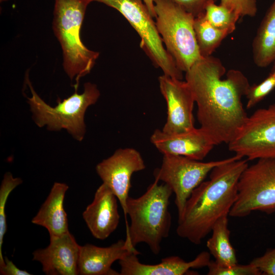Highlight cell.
Returning <instances> with one entry per match:
<instances>
[{"instance_id": "cell-4", "label": "cell", "mask_w": 275, "mask_h": 275, "mask_svg": "<svg viewBox=\"0 0 275 275\" xmlns=\"http://www.w3.org/2000/svg\"><path fill=\"white\" fill-rule=\"evenodd\" d=\"M90 0H54L52 30L63 52L64 71L77 91L80 78L90 72L99 53L81 41L80 29Z\"/></svg>"}, {"instance_id": "cell-28", "label": "cell", "mask_w": 275, "mask_h": 275, "mask_svg": "<svg viewBox=\"0 0 275 275\" xmlns=\"http://www.w3.org/2000/svg\"><path fill=\"white\" fill-rule=\"evenodd\" d=\"M195 17L205 12L206 6L217 0H171Z\"/></svg>"}, {"instance_id": "cell-22", "label": "cell", "mask_w": 275, "mask_h": 275, "mask_svg": "<svg viewBox=\"0 0 275 275\" xmlns=\"http://www.w3.org/2000/svg\"><path fill=\"white\" fill-rule=\"evenodd\" d=\"M204 13L206 18L212 26L229 34L235 30L236 22L240 18L233 11L221 4L217 5L215 2L209 3Z\"/></svg>"}, {"instance_id": "cell-8", "label": "cell", "mask_w": 275, "mask_h": 275, "mask_svg": "<svg viewBox=\"0 0 275 275\" xmlns=\"http://www.w3.org/2000/svg\"><path fill=\"white\" fill-rule=\"evenodd\" d=\"M256 210L275 212V159H259L244 170L229 215L242 217Z\"/></svg>"}, {"instance_id": "cell-24", "label": "cell", "mask_w": 275, "mask_h": 275, "mask_svg": "<svg viewBox=\"0 0 275 275\" xmlns=\"http://www.w3.org/2000/svg\"><path fill=\"white\" fill-rule=\"evenodd\" d=\"M275 89V74L270 72L268 76L259 84L250 86L245 96L246 108L255 106L269 95Z\"/></svg>"}, {"instance_id": "cell-23", "label": "cell", "mask_w": 275, "mask_h": 275, "mask_svg": "<svg viewBox=\"0 0 275 275\" xmlns=\"http://www.w3.org/2000/svg\"><path fill=\"white\" fill-rule=\"evenodd\" d=\"M22 180L20 178H14L10 172L4 176L0 187V267L5 265L4 257L2 254L4 237L7 232L6 206L8 197L12 191L21 184Z\"/></svg>"}, {"instance_id": "cell-25", "label": "cell", "mask_w": 275, "mask_h": 275, "mask_svg": "<svg viewBox=\"0 0 275 275\" xmlns=\"http://www.w3.org/2000/svg\"><path fill=\"white\" fill-rule=\"evenodd\" d=\"M207 267L208 275L262 274L260 270L251 263L246 265L236 263L230 266H223L218 264L215 261H210Z\"/></svg>"}, {"instance_id": "cell-14", "label": "cell", "mask_w": 275, "mask_h": 275, "mask_svg": "<svg viewBox=\"0 0 275 275\" xmlns=\"http://www.w3.org/2000/svg\"><path fill=\"white\" fill-rule=\"evenodd\" d=\"M150 141L163 154L180 155L199 161L203 160L215 146L201 127L175 134L156 129L150 137Z\"/></svg>"}, {"instance_id": "cell-31", "label": "cell", "mask_w": 275, "mask_h": 275, "mask_svg": "<svg viewBox=\"0 0 275 275\" xmlns=\"http://www.w3.org/2000/svg\"><path fill=\"white\" fill-rule=\"evenodd\" d=\"M273 65L272 67V68L271 69V72L274 73L275 74V61L273 62Z\"/></svg>"}, {"instance_id": "cell-21", "label": "cell", "mask_w": 275, "mask_h": 275, "mask_svg": "<svg viewBox=\"0 0 275 275\" xmlns=\"http://www.w3.org/2000/svg\"><path fill=\"white\" fill-rule=\"evenodd\" d=\"M204 12L195 17L194 22L196 41L202 58L211 56L229 35L227 32L212 26L206 18Z\"/></svg>"}, {"instance_id": "cell-7", "label": "cell", "mask_w": 275, "mask_h": 275, "mask_svg": "<svg viewBox=\"0 0 275 275\" xmlns=\"http://www.w3.org/2000/svg\"><path fill=\"white\" fill-rule=\"evenodd\" d=\"M106 5L119 11L139 35L140 47L163 74L182 80V71L167 51L157 31L155 21L143 0H90Z\"/></svg>"}, {"instance_id": "cell-16", "label": "cell", "mask_w": 275, "mask_h": 275, "mask_svg": "<svg viewBox=\"0 0 275 275\" xmlns=\"http://www.w3.org/2000/svg\"><path fill=\"white\" fill-rule=\"evenodd\" d=\"M139 254L135 250L119 261L121 275H183L191 268L207 266L211 261L210 254L204 251L189 262L173 256L163 258L156 264H146L140 262L138 258Z\"/></svg>"}, {"instance_id": "cell-18", "label": "cell", "mask_w": 275, "mask_h": 275, "mask_svg": "<svg viewBox=\"0 0 275 275\" xmlns=\"http://www.w3.org/2000/svg\"><path fill=\"white\" fill-rule=\"evenodd\" d=\"M68 188L66 183H54L46 199L32 219L33 224L46 228L50 238L59 237L69 232L64 207V198Z\"/></svg>"}, {"instance_id": "cell-19", "label": "cell", "mask_w": 275, "mask_h": 275, "mask_svg": "<svg viewBox=\"0 0 275 275\" xmlns=\"http://www.w3.org/2000/svg\"><path fill=\"white\" fill-rule=\"evenodd\" d=\"M254 63L265 68L275 61V0L266 12L252 42Z\"/></svg>"}, {"instance_id": "cell-9", "label": "cell", "mask_w": 275, "mask_h": 275, "mask_svg": "<svg viewBox=\"0 0 275 275\" xmlns=\"http://www.w3.org/2000/svg\"><path fill=\"white\" fill-rule=\"evenodd\" d=\"M230 159L201 162L183 156L163 154L161 167L154 170V175L155 178L168 185L175 194L178 219L182 216L193 191L214 167Z\"/></svg>"}, {"instance_id": "cell-26", "label": "cell", "mask_w": 275, "mask_h": 275, "mask_svg": "<svg viewBox=\"0 0 275 275\" xmlns=\"http://www.w3.org/2000/svg\"><path fill=\"white\" fill-rule=\"evenodd\" d=\"M220 4L233 11L240 17H254L258 11L256 0H220Z\"/></svg>"}, {"instance_id": "cell-15", "label": "cell", "mask_w": 275, "mask_h": 275, "mask_svg": "<svg viewBox=\"0 0 275 275\" xmlns=\"http://www.w3.org/2000/svg\"><path fill=\"white\" fill-rule=\"evenodd\" d=\"M117 200L109 187L102 183L83 212L82 217L95 238L104 240L117 228L120 221Z\"/></svg>"}, {"instance_id": "cell-13", "label": "cell", "mask_w": 275, "mask_h": 275, "mask_svg": "<svg viewBox=\"0 0 275 275\" xmlns=\"http://www.w3.org/2000/svg\"><path fill=\"white\" fill-rule=\"evenodd\" d=\"M80 245L70 232L50 238L49 245L33 253V260L41 263L47 275L79 274Z\"/></svg>"}, {"instance_id": "cell-12", "label": "cell", "mask_w": 275, "mask_h": 275, "mask_svg": "<svg viewBox=\"0 0 275 275\" xmlns=\"http://www.w3.org/2000/svg\"><path fill=\"white\" fill-rule=\"evenodd\" d=\"M159 89L167 105V118L162 131L182 133L194 128V97L186 81L163 74L158 77Z\"/></svg>"}, {"instance_id": "cell-3", "label": "cell", "mask_w": 275, "mask_h": 275, "mask_svg": "<svg viewBox=\"0 0 275 275\" xmlns=\"http://www.w3.org/2000/svg\"><path fill=\"white\" fill-rule=\"evenodd\" d=\"M159 181L155 178L143 195L137 198L129 197L127 201L130 224L126 241L134 248L145 243L155 255L161 250L162 240L169 235L172 217L168 207L173 193L168 185L158 184Z\"/></svg>"}, {"instance_id": "cell-30", "label": "cell", "mask_w": 275, "mask_h": 275, "mask_svg": "<svg viewBox=\"0 0 275 275\" xmlns=\"http://www.w3.org/2000/svg\"><path fill=\"white\" fill-rule=\"evenodd\" d=\"M144 3L147 6L151 15L153 18L156 16L155 12L154 10V0H143Z\"/></svg>"}, {"instance_id": "cell-2", "label": "cell", "mask_w": 275, "mask_h": 275, "mask_svg": "<svg viewBox=\"0 0 275 275\" xmlns=\"http://www.w3.org/2000/svg\"><path fill=\"white\" fill-rule=\"evenodd\" d=\"M235 154L214 167L188 199L178 219L177 235L200 244L221 217L228 216L237 198L239 178L248 166L247 159Z\"/></svg>"}, {"instance_id": "cell-1", "label": "cell", "mask_w": 275, "mask_h": 275, "mask_svg": "<svg viewBox=\"0 0 275 275\" xmlns=\"http://www.w3.org/2000/svg\"><path fill=\"white\" fill-rule=\"evenodd\" d=\"M226 70L213 56L202 58L185 72L196 102L197 119L215 145L228 144L248 118L242 98L250 86L242 72Z\"/></svg>"}, {"instance_id": "cell-6", "label": "cell", "mask_w": 275, "mask_h": 275, "mask_svg": "<svg viewBox=\"0 0 275 275\" xmlns=\"http://www.w3.org/2000/svg\"><path fill=\"white\" fill-rule=\"evenodd\" d=\"M155 24L166 49L186 72L202 57L194 29L195 16L171 0H154Z\"/></svg>"}, {"instance_id": "cell-10", "label": "cell", "mask_w": 275, "mask_h": 275, "mask_svg": "<svg viewBox=\"0 0 275 275\" xmlns=\"http://www.w3.org/2000/svg\"><path fill=\"white\" fill-rule=\"evenodd\" d=\"M228 144L230 151L248 160L275 159V103L248 116Z\"/></svg>"}, {"instance_id": "cell-5", "label": "cell", "mask_w": 275, "mask_h": 275, "mask_svg": "<svg viewBox=\"0 0 275 275\" xmlns=\"http://www.w3.org/2000/svg\"><path fill=\"white\" fill-rule=\"evenodd\" d=\"M25 80L32 94L31 97H26L27 102L36 124L39 127L46 126L50 131L65 129L74 139L81 141L86 131V111L97 102L100 95L96 85L86 82L81 94H78L75 90L72 95L62 101L58 98V104L52 107L36 93L28 75L25 76Z\"/></svg>"}, {"instance_id": "cell-20", "label": "cell", "mask_w": 275, "mask_h": 275, "mask_svg": "<svg viewBox=\"0 0 275 275\" xmlns=\"http://www.w3.org/2000/svg\"><path fill=\"white\" fill-rule=\"evenodd\" d=\"M212 235L206 246L215 261L223 266L237 263L236 252L230 241V231L228 228V216L219 218L213 226Z\"/></svg>"}, {"instance_id": "cell-29", "label": "cell", "mask_w": 275, "mask_h": 275, "mask_svg": "<svg viewBox=\"0 0 275 275\" xmlns=\"http://www.w3.org/2000/svg\"><path fill=\"white\" fill-rule=\"evenodd\" d=\"M5 265L0 267V274L2 275H30V272L21 270L7 257H4Z\"/></svg>"}, {"instance_id": "cell-17", "label": "cell", "mask_w": 275, "mask_h": 275, "mask_svg": "<svg viewBox=\"0 0 275 275\" xmlns=\"http://www.w3.org/2000/svg\"><path fill=\"white\" fill-rule=\"evenodd\" d=\"M135 250L125 239L119 240L107 247H99L90 243L80 245L79 274L120 275V272L112 268L113 263Z\"/></svg>"}, {"instance_id": "cell-11", "label": "cell", "mask_w": 275, "mask_h": 275, "mask_svg": "<svg viewBox=\"0 0 275 275\" xmlns=\"http://www.w3.org/2000/svg\"><path fill=\"white\" fill-rule=\"evenodd\" d=\"M146 168L140 153L132 148H120L96 166V171L103 183L115 195L123 209L126 231L128 229L127 201L132 174Z\"/></svg>"}, {"instance_id": "cell-27", "label": "cell", "mask_w": 275, "mask_h": 275, "mask_svg": "<svg viewBox=\"0 0 275 275\" xmlns=\"http://www.w3.org/2000/svg\"><path fill=\"white\" fill-rule=\"evenodd\" d=\"M266 275H275V248L268 250L262 256L256 258L251 262Z\"/></svg>"}]
</instances>
